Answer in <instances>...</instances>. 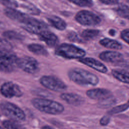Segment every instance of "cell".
<instances>
[{
    "label": "cell",
    "instance_id": "6da1fadb",
    "mask_svg": "<svg viewBox=\"0 0 129 129\" xmlns=\"http://www.w3.org/2000/svg\"><path fill=\"white\" fill-rule=\"evenodd\" d=\"M70 80L81 86H96L98 84L99 79L94 74L80 68H73L68 72Z\"/></svg>",
    "mask_w": 129,
    "mask_h": 129
},
{
    "label": "cell",
    "instance_id": "8992f818",
    "mask_svg": "<svg viewBox=\"0 0 129 129\" xmlns=\"http://www.w3.org/2000/svg\"><path fill=\"white\" fill-rule=\"evenodd\" d=\"M41 84L47 89L56 92L64 91L67 86L59 78L53 76H44L40 79Z\"/></svg>",
    "mask_w": 129,
    "mask_h": 129
},
{
    "label": "cell",
    "instance_id": "ac0fdd59",
    "mask_svg": "<svg viewBox=\"0 0 129 129\" xmlns=\"http://www.w3.org/2000/svg\"><path fill=\"white\" fill-rule=\"evenodd\" d=\"M99 43L103 46L112 49H121L122 47V45L116 40L109 39V38H104L99 41Z\"/></svg>",
    "mask_w": 129,
    "mask_h": 129
},
{
    "label": "cell",
    "instance_id": "ba28073f",
    "mask_svg": "<svg viewBox=\"0 0 129 129\" xmlns=\"http://www.w3.org/2000/svg\"><path fill=\"white\" fill-rule=\"evenodd\" d=\"M75 19L78 23L85 26H94L99 24L101 21L98 16L87 10H82L78 12Z\"/></svg>",
    "mask_w": 129,
    "mask_h": 129
},
{
    "label": "cell",
    "instance_id": "3957f363",
    "mask_svg": "<svg viewBox=\"0 0 129 129\" xmlns=\"http://www.w3.org/2000/svg\"><path fill=\"white\" fill-rule=\"evenodd\" d=\"M55 53L59 56L68 59H80L86 54L84 50L68 43H62L58 45L55 49Z\"/></svg>",
    "mask_w": 129,
    "mask_h": 129
},
{
    "label": "cell",
    "instance_id": "2e32d148",
    "mask_svg": "<svg viewBox=\"0 0 129 129\" xmlns=\"http://www.w3.org/2000/svg\"><path fill=\"white\" fill-rule=\"evenodd\" d=\"M38 35L40 39L50 47L55 46L58 42L57 37L54 34L48 30L41 33Z\"/></svg>",
    "mask_w": 129,
    "mask_h": 129
},
{
    "label": "cell",
    "instance_id": "f1b7e54d",
    "mask_svg": "<svg viewBox=\"0 0 129 129\" xmlns=\"http://www.w3.org/2000/svg\"><path fill=\"white\" fill-rule=\"evenodd\" d=\"M68 38L70 41L76 42H82V40L79 37V36L74 32H70L68 35Z\"/></svg>",
    "mask_w": 129,
    "mask_h": 129
},
{
    "label": "cell",
    "instance_id": "836d02e7",
    "mask_svg": "<svg viewBox=\"0 0 129 129\" xmlns=\"http://www.w3.org/2000/svg\"><path fill=\"white\" fill-rule=\"evenodd\" d=\"M42 129H54L53 128H52V127L50 126H48V125H45L42 127Z\"/></svg>",
    "mask_w": 129,
    "mask_h": 129
},
{
    "label": "cell",
    "instance_id": "83f0119b",
    "mask_svg": "<svg viewBox=\"0 0 129 129\" xmlns=\"http://www.w3.org/2000/svg\"><path fill=\"white\" fill-rule=\"evenodd\" d=\"M24 8L29 13L31 14L37 15L40 13V11L32 5L27 4L24 5Z\"/></svg>",
    "mask_w": 129,
    "mask_h": 129
},
{
    "label": "cell",
    "instance_id": "4dcf8cb0",
    "mask_svg": "<svg viewBox=\"0 0 129 129\" xmlns=\"http://www.w3.org/2000/svg\"><path fill=\"white\" fill-rule=\"evenodd\" d=\"M120 36L121 38L129 44V29H126L122 31Z\"/></svg>",
    "mask_w": 129,
    "mask_h": 129
},
{
    "label": "cell",
    "instance_id": "277c9868",
    "mask_svg": "<svg viewBox=\"0 0 129 129\" xmlns=\"http://www.w3.org/2000/svg\"><path fill=\"white\" fill-rule=\"evenodd\" d=\"M18 58L9 50H0V71L9 73L14 71L18 67Z\"/></svg>",
    "mask_w": 129,
    "mask_h": 129
},
{
    "label": "cell",
    "instance_id": "1f68e13d",
    "mask_svg": "<svg viewBox=\"0 0 129 129\" xmlns=\"http://www.w3.org/2000/svg\"><path fill=\"white\" fill-rule=\"evenodd\" d=\"M110 120V118L107 116H104L101 118L100 120V123L102 125H107Z\"/></svg>",
    "mask_w": 129,
    "mask_h": 129
},
{
    "label": "cell",
    "instance_id": "5b68a950",
    "mask_svg": "<svg viewBox=\"0 0 129 129\" xmlns=\"http://www.w3.org/2000/svg\"><path fill=\"white\" fill-rule=\"evenodd\" d=\"M0 108L2 112L12 120L20 122L25 119V114L23 111L15 104L4 102L0 104Z\"/></svg>",
    "mask_w": 129,
    "mask_h": 129
},
{
    "label": "cell",
    "instance_id": "9c48e42d",
    "mask_svg": "<svg viewBox=\"0 0 129 129\" xmlns=\"http://www.w3.org/2000/svg\"><path fill=\"white\" fill-rule=\"evenodd\" d=\"M18 67L27 73L34 74L38 70V63L33 57L24 56L18 59Z\"/></svg>",
    "mask_w": 129,
    "mask_h": 129
},
{
    "label": "cell",
    "instance_id": "7c38bea8",
    "mask_svg": "<svg viewBox=\"0 0 129 129\" xmlns=\"http://www.w3.org/2000/svg\"><path fill=\"white\" fill-rule=\"evenodd\" d=\"M79 61L101 73H106L108 71L107 67L103 63L94 58L91 57H82L80 58Z\"/></svg>",
    "mask_w": 129,
    "mask_h": 129
},
{
    "label": "cell",
    "instance_id": "44dd1931",
    "mask_svg": "<svg viewBox=\"0 0 129 129\" xmlns=\"http://www.w3.org/2000/svg\"><path fill=\"white\" fill-rule=\"evenodd\" d=\"M99 31L94 29H86L83 31L81 36L85 40H89L97 37Z\"/></svg>",
    "mask_w": 129,
    "mask_h": 129
},
{
    "label": "cell",
    "instance_id": "4316f807",
    "mask_svg": "<svg viewBox=\"0 0 129 129\" xmlns=\"http://www.w3.org/2000/svg\"><path fill=\"white\" fill-rule=\"evenodd\" d=\"M0 2L7 8L15 9L18 7V3L15 0H0Z\"/></svg>",
    "mask_w": 129,
    "mask_h": 129
},
{
    "label": "cell",
    "instance_id": "e0dca14e",
    "mask_svg": "<svg viewBox=\"0 0 129 129\" xmlns=\"http://www.w3.org/2000/svg\"><path fill=\"white\" fill-rule=\"evenodd\" d=\"M112 75L118 81L129 85V72L123 70L113 69Z\"/></svg>",
    "mask_w": 129,
    "mask_h": 129
},
{
    "label": "cell",
    "instance_id": "f546056e",
    "mask_svg": "<svg viewBox=\"0 0 129 129\" xmlns=\"http://www.w3.org/2000/svg\"><path fill=\"white\" fill-rule=\"evenodd\" d=\"M11 47V45L7 40L0 39V48H2L3 49L9 50Z\"/></svg>",
    "mask_w": 129,
    "mask_h": 129
},
{
    "label": "cell",
    "instance_id": "484cf974",
    "mask_svg": "<svg viewBox=\"0 0 129 129\" xmlns=\"http://www.w3.org/2000/svg\"><path fill=\"white\" fill-rule=\"evenodd\" d=\"M4 36H5L6 38L10 39H14V40H17V39H21L22 36L21 35H20L19 33L13 31H8L4 33L3 34Z\"/></svg>",
    "mask_w": 129,
    "mask_h": 129
},
{
    "label": "cell",
    "instance_id": "603a6c76",
    "mask_svg": "<svg viewBox=\"0 0 129 129\" xmlns=\"http://www.w3.org/2000/svg\"><path fill=\"white\" fill-rule=\"evenodd\" d=\"M129 108V100L124 104H121L118 106H116L112 108L108 112V113L110 114H117L123 111H124Z\"/></svg>",
    "mask_w": 129,
    "mask_h": 129
},
{
    "label": "cell",
    "instance_id": "d6a6232c",
    "mask_svg": "<svg viewBox=\"0 0 129 129\" xmlns=\"http://www.w3.org/2000/svg\"><path fill=\"white\" fill-rule=\"evenodd\" d=\"M102 3L106 5H114L118 2L119 0H99Z\"/></svg>",
    "mask_w": 129,
    "mask_h": 129
},
{
    "label": "cell",
    "instance_id": "ffe728a7",
    "mask_svg": "<svg viewBox=\"0 0 129 129\" xmlns=\"http://www.w3.org/2000/svg\"><path fill=\"white\" fill-rule=\"evenodd\" d=\"M28 48L31 52L37 55H46L47 51L45 48L38 44H31L28 46Z\"/></svg>",
    "mask_w": 129,
    "mask_h": 129
},
{
    "label": "cell",
    "instance_id": "8fae6325",
    "mask_svg": "<svg viewBox=\"0 0 129 129\" xmlns=\"http://www.w3.org/2000/svg\"><path fill=\"white\" fill-rule=\"evenodd\" d=\"M87 96L92 99L100 100H105L112 97L111 92L106 89L95 88L88 90L86 92Z\"/></svg>",
    "mask_w": 129,
    "mask_h": 129
},
{
    "label": "cell",
    "instance_id": "7402d4cb",
    "mask_svg": "<svg viewBox=\"0 0 129 129\" xmlns=\"http://www.w3.org/2000/svg\"><path fill=\"white\" fill-rule=\"evenodd\" d=\"M117 14L122 18L129 19V6L125 5H120L116 9Z\"/></svg>",
    "mask_w": 129,
    "mask_h": 129
},
{
    "label": "cell",
    "instance_id": "8d00e7d4",
    "mask_svg": "<svg viewBox=\"0 0 129 129\" xmlns=\"http://www.w3.org/2000/svg\"><path fill=\"white\" fill-rule=\"evenodd\" d=\"M127 3L129 4V0H127Z\"/></svg>",
    "mask_w": 129,
    "mask_h": 129
},
{
    "label": "cell",
    "instance_id": "5bb4252c",
    "mask_svg": "<svg viewBox=\"0 0 129 129\" xmlns=\"http://www.w3.org/2000/svg\"><path fill=\"white\" fill-rule=\"evenodd\" d=\"M60 97L67 103L75 106L80 105L84 102V99L82 96L73 93H62Z\"/></svg>",
    "mask_w": 129,
    "mask_h": 129
},
{
    "label": "cell",
    "instance_id": "e575fe53",
    "mask_svg": "<svg viewBox=\"0 0 129 129\" xmlns=\"http://www.w3.org/2000/svg\"><path fill=\"white\" fill-rule=\"evenodd\" d=\"M115 31L113 29H111L110 31H109V34L110 35H112V36H113L114 34H115Z\"/></svg>",
    "mask_w": 129,
    "mask_h": 129
},
{
    "label": "cell",
    "instance_id": "4fadbf2b",
    "mask_svg": "<svg viewBox=\"0 0 129 129\" xmlns=\"http://www.w3.org/2000/svg\"><path fill=\"white\" fill-rule=\"evenodd\" d=\"M99 56L102 60L111 63L120 62L123 60L122 54L114 51H105L102 52L99 54Z\"/></svg>",
    "mask_w": 129,
    "mask_h": 129
},
{
    "label": "cell",
    "instance_id": "52a82bcc",
    "mask_svg": "<svg viewBox=\"0 0 129 129\" xmlns=\"http://www.w3.org/2000/svg\"><path fill=\"white\" fill-rule=\"evenodd\" d=\"M22 27L26 31L38 35L48 30L47 26L43 22L28 17L23 23Z\"/></svg>",
    "mask_w": 129,
    "mask_h": 129
},
{
    "label": "cell",
    "instance_id": "d4e9b609",
    "mask_svg": "<svg viewBox=\"0 0 129 129\" xmlns=\"http://www.w3.org/2000/svg\"><path fill=\"white\" fill-rule=\"evenodd\" d=\"M68 1L80 7H90L93 5L92 0H68Z\"/></svg>",
    "mask_w": 129,
    "mask_h": 129
},
{
    "label": "cell",
    "instance_id": "9a60e30c",
    "mask_svg": "<svg viewBox=\"0 0 129 129\" xmlns=\"http://www.w3.org/2000/svg\"><path fill=\"white\" fill-rule=\"evenodd\" d=\"M5 13L9 18L21 22V23L29 17L26 14L16 10L15 9L7 8L5 10Z\"/></svg>",
    "mask_w": 129,
    "mask_h": 129
},
{
    "label": "cell",
    "instance_id": "d6986e66",
    "mask_svg": "<svg viewBox=\"0 0 129 129\" xmlns=\"http://www.w3.org/2000/svg\"><path fill=\"white\" fill-rule=\"evenodd\" d=\"M47 20L49 23L57 29L62 30H64L67 26L66 22L57 16H51L48 18Z\"/></svg>",
    "mask_w": 129,
    "mask_h": 129
},
{
    "label": "cell",
    "instance_id": "cb8c5ba5",
    "mask_svg": "<svg viewBox=\"0 0 129 129\" xmlns=\"http://www.w3.org/2000/svg\"><path fill=\"white\" fill-rule=\"evenodd\" d=\"M3 124L6 129H23L22 126L14 120H5Z\"/></svg>",
    "mask_w": 129,
    "mask_h": 129
},
{
    "label": "cell",
    "instance_id": "30bf717a",
    "mask_svg": "<svg viewBox=\"0 0 129 129\" xmlns=\"http://www.w3.org/2000/svg\"><path fill=\"white\" fill-rule=\"evenodd\" d=\"M0 91L1 94L7 98L20 97L22 95V92L19 87L12 82L4 83L2 86Z\"/></svg>",
    "mask_w": 129,
    "mask_h": 129
},
{
    "label": "cell",
    "instance_id": "7a4b0ae2",
    "mask_svg": "<svg viewBox=\"0 0 129 129\" xmlns=\"http://www.w3.org/2000/svg\"><path fill=\"white\" fill-rule=\"evenodd\" d=\"M32 104L38 110L50 114H59L64 110L63 106L58 102L43 98H34Z\"/></svg>",
    "mask_w": 129,
    "mask_h": 129
},
{
    "label": "cell",
    "instance_id": "d590c367",
    "mask_svg": "<svg viewBox=\"0 0 129 129\" xmlns=\"http://www.w3.org/2000/svg\"><path fill=\"white\" fill-rule=\"evenodd\" d=\"M0 129H4L3 127H2L1 126H0Z\"/></svg>",
    "mask_w": 129,
    "mask_h": 129
}]
</instances>
